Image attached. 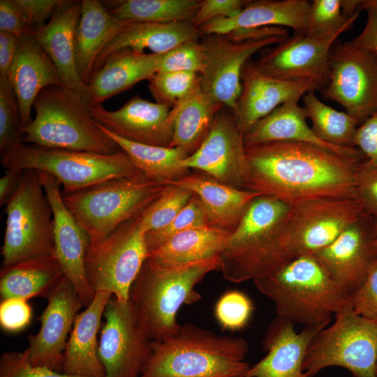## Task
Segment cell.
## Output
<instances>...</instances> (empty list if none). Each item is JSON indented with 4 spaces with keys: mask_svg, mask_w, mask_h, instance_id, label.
Instances as JSON below:
<instances>
[{
    "mask_svg": "<svg viewBox=\"0 0 377 377\" xmlns=\"http://www.w3.org/2000/svg\"><path fill=\"white\" fill-rule=\"evenodd\" d=\"M205 67V50L200 40L185 42L163 54L158 72L184 71L199 75Z\"/></svg>",
    "mask_w": 377,
    "mask_h": 377,
    "instance_id": "45",
    "label": "cell"
},
{
    "mask_svg": "<svg viewBox=\"0 0 377 377\" xmlns=\"http://www.w3.org/2000/svg\"><path fill=\"white\" fill-rule=\"evenodd\" d=\"M207 226L210 224L206 212L199 198L193 193L186 205L170 223L145 234L148 254L183 231Z\"/></svg>",
    "mask_w": 377,
    "mask_h": 377,
    "instance_id": "41",
    "label": "cell"
},
{
    "mask_svg": "<svg viewBox=\"0 0 377 377\" xmlns=\"http://www.w3.org/2000/svg\"><path fill=\"white\" fill-rule=\"evenodd\" d=\"M223 36L230 41L235 43L260 40L272 37H289L288 29L281 27L238 28L231 30L223 34Z\"/></svg>",
    "mask_w": 377,
    "mask_h": 377,
    "instance_id": "54",
    "label": "cell"
},
{
    "mask_svg": "<svg viewBox=\"0 0 377 377\" xmlns=\"http://www.w3.org/2000/svg\"><path fill=\"white\" fill-rule=\"evenodd\" d=\"M219 269V256L181 265H166L146 258L131 287L128 302L152 341L162 340L178 331L179 309L198 302L201 296L196 285L207 274Z\"/></svg>",
    "mask_w": 377,
    "mask_h": 377,
    "instance_id": "3",
    "label": "cell"
},
{
    "mask_svg": "<svg viewBox=\"0 0 377 377\" xmlns=\"http://www.w3.org/2000/svg\"><path fill=\"white\" fill-rule=\"evenodd\" d=\"M171 108L136 95L119 109L109 111L102 104L89 108L92 118L105 129L134 142L169 147L173 127Z\"/></svg>",
    "mask_w": 377,
    "mask_h": 377,
    "instance_id": "22",
    "label": "cell"
},
{
    "mask_svg": "<svg viewBox=\"0 0 377 377\" xmlns=\"http://www.w3.org/2000/svg\"><path fill=\"white\" fill-rule=\"evenodd\" d=\"M311 8L306 0L249 1L237 15L217 18L200 27L201 36L223 35L238 28L281 27L306 32Z\"/></svg>",
    "mask_w": 377,
    "mask_h": 377,
    "instance_id": "27",
    "label": "cell"
},
{
    "mask_svg": "<svg viewBox=\"0 0 377 377\" xmlns=\"http://www.w3.org/2000/svg\"><path fill=\"white\" fill-rule=\"evenodd\" d=\"M63 0H15L22 10L31 34L43 27Z\"/></svg>",
    "mask_w": 377,
    "mask_h": 377,
    "instance_id": "51",
    "label": "cell"
},
{
    "mask_svg": "<svg viewBox=\"0 0 377 377\" xmlns=\"http://www.w3.org/2000/svg\"><path fill=\"white\" fill-rule=\"evenodd\" d=\"M322 328L297 332L290 320L277 316L269 323L262 346L266 355L244 377H310L302 369L307 347Z\"/></svg>",
    "mask_w": 377,
    "mask_h": 377,
    "instance_id": "23",
    "label": "cell"
},
{
    "mask_svg": "<svg viewBox=\"0 0 377 377\" xmlns=\"http://www.w3.org/2000/svg\"><path fill=\"white\" fill-rule=\"evenodd\" d=\"M249 1L245 0H202L191 22L199 29L213 20L230 17L237 15Z\"/></svg>",
    "mask_w": 377,
    "mask_h": 377,
    "instance_id": "50",
    "label": "cell"
},
{
    "mask_svg": "<svg viewBox=\"0 0 377 377\" xmlns=\"http://www.w3.org/2000/svg\"><path fill=\"white\" fill-rule=\"evenodd\" d=\"M310 341L302 369L313 377L330 367L347 369L354 377H376L377 320L355 313L350 303Z\"/></svg>",
    "mask_w": 377,
    "mask_h": 377,
    "instance_id": "10",
    "label": "cell"
},
{
    "mask_svg": "<svg viewBox=\"0 0 377 377\" xmlns=\"http://www.w3.org/2000/svg\"><path fill=\"white\" fill-rule=\"evenodd\" d=\"M31 308L27 300L9 298L1 300L0 304V325L9 332H17L25 329L31 323Z\"/></svg>",
    "mask_w": 377,
    "mask_h": 377,
    "instance_id": "49",
    "label": "cell"
},
{
    "mask_svg": "<svg viewBox=\"0 0 377 377\" xmlns=\"http://www.w3.org/2000/svg\"><path fill=\"white\" fill-rule=\"evenodd\" d=\"M100 126L121 151L130 157L135 167L149 177L168 184L190 173V170L182 163L188 155L182 149L129 141Z\"/></svg>",
    "mask_w": 377,
    "mask_h": 377,
    "instance_id": "36",
    "label": "cell"
},
{
    "mask_svg": "<svg viewBox=\"0 0 377 377\" xmlns=\"http://www.w3.org/2000/svg\"><path fill=\"white\" fill-rule=\"evenodd\" d=\"M24 141L15 91L9 78L0 77V154Z\"/></svg>",
    "mask_w": 377,
    "mask_h": 377,
    "instance_id": "43",
    "label": "cell"
},
{
    "mask_svg": "<svg viewBox=\"0 0 377 377\" xmlns=\"http://www.w3.org/2000/svg\"><path fill=\"white\" fill-rule=\"evenodd\" d=\"M200 0H126L108 10L114 17L131 22L172 23L191 21Z\"/></svg>",
    "mask_w": 377,
    "mask_h": 377,
    "instance_id": "38",
    "label": "cell"
},
{
    "mask_svg": "<svg viewBox=\"0 0 377 377\" xmlns=\"http://www.w3.org/2000/svg\"><path fill=\"white\" fill-rule=\"evenodd\" d=\"M253 310V303L246 294L230 290L219 298L214 312L217 321L223 329L238 331L248 325Z\"/></svg>",
    "mask_w": 377,
    "mask_h": 377,
    "instance_id": "44",
    "label": "cell"
},
{
    "mask_svg": "<svg viewBox=\"0 0 377 377\" xmlns=\"http://www.w3.org/2000/svg\"><path fill=\"white\" fill-rule=\"evenodd\" d=\"M302 102L311 129L322 141L340 148L355 147L354 138L359 126L355 118L325 104L315 91L305 94Z\"/></svg>",
    "mask_w": 377,
    "mask_h": 377,
    "instance_id": "37",
    "label": "cell"
},
{
    "mask_svg": "<svg viewBox=\"0 0 377 377\" xmlns=\"http://www.w3.org/2000/svg\"><path fill=\"white\" fill-rule=\"evenodd\" d=\"M0 377H80L68 376L45 367L33 365L27 350L8 351L0 358Z\"/></svg>",
    "mask_w": 377,
    "mask_h": 377,
    "instance_id": "47",
    "label": "cell"
},
{
    "mask_svg": "<svg viewBox=\"0 0 377 377\" xmlns=\"http://www.w3.org/2000/svg\"><path fill=\"white\" fill-rule=\"evenodd\" d=\"M354 146L360 150L368 162L377 166V112L359 125Z\"/></svg>",
    "mask_w": 377,
    "mask_h": 377,
    "instance_id": "53",
    "label": "cell"
},
{
    "mask_svg": "<svg viewBox=\"0 0 377 377\" xmlns=\"http://www.w3.org/2000/svg\"><path fill=\"white\" fill-rule=\"evenodd\" d=\"M199 29L191 21L172 23L129 22L103 48L96 61L94 73L112 53L123 49L165 54L179 45L200 40Z\"/></svg>",
    "mask_w": 377,
    "mask_h": 377,
    "instance_id": "31",
    "label": "cell"
},
{
    "mask_svg": "<svg viewBox=\"0 0 377 377\" xmlns=\"http://www.w3.org/2000/svg\"><path fill=\"white\" fill-rule=\"evenodd\" d=\"M241 81L242 92L234 115L243 135L285 102L324 88L313 80L284 81L272 77L260 71L251 59L243 67Z\"/></svg>",
    "mask_w": 377,
    "mask_h": 377,
    "instance_id": "21",
    "label": "cell"
},
{
    "mask_svg": "<svg viewBox=\"0 0 377 377\" xmlns=\"http://www.w3.org/2000/svg\"><path fill=\"white\" fill-rule=\"evenodd\" d=\"M320 91L360 125L377 112V58L351 41L334 45L328 82Z\"/></svg>",
    "mask_w": 377,
    "mask_h": 377,
    "instance_id": "13",
    "label": "cell"
},
{
    "mask_svg": "<svg viewBox=\"0 0 377 377\" xmlns=\"http://www.w3.org/2000/svg\"><path fill=\"white\" fill-rule=\"evenodd\" d=\"M375 229L377 235V219H374Z\"/></svg>",
    "mask_w": 377,
    "mask_h": 377,
    "instance_id": "59",
    "label": "cell"
},
{
    "mask_svg": "<svg viewBox=\"0 0 377 377\" xmlns=\"http://www.w3.org/2000/svg\"><path fill=\"white\" fill-rule=\"evenodd\" d=\"M162 54L130 49L110 54L93 73L87 84L89 108L102 104L143 80H149L158 72Z\"/></svg>",
    "mask_w": 377,
    "mask_h": 377,
    "instance_id": "28",
    "label": "cell"
},
{
    "mask_svg": "<svg viewBox=\"0 0 377 377\" xmlns=\"http://www.w3.org/2000/svg\"><path fill=\"white\" fill-rule=\"evenodd\" d=\"M0 273L1 300L47 297L65 276L55 256L21 262Z\"/></svg>",
    "mask_w": 377,
    "mask_h": 377,
    "instance_id": "34",
    "label": "cell"
},
{
    "mask_svg": "<svg viewBox=\"0 0 377 377\" xmlns=\"http://www.w3.org/2000/svg\"><path fill=\"white\" fill-rule=\"evenodd\" d=\"M376 377H377V362H376Z\"/></svg>",
    "mask_w": 377,
    "mask_h": 377,
    "instance_id": "60",
    "label": "cell"
},
{
    "mask_svg": "<svg viewBox=\"0 0 377 377\" xmlns=\"http://www.w3.org/2000/svg\"><path fill=\"white\" fill-rule=\"evenodd\" d=\"M19 38L0 32V77L8 78L10 68L16 54Z\"/></svg>",
    "mask_w": 377,
    "mask_h": 377,
    "instance_id": "56",
    "label": "cell"
},
{
    "mask_svg": "<svg viewBox=\"0 0 377 377\" xmlns=\"http://www.w3.org/2000/svg\"><path fill=\"white\" fill-rule=\"evenodd\" d=\"M200 80L196 73L157 72L149 80L148 87L156 103L172 108L192 91Z\"/></svg>",
    "mask_w": 377,
    "mask_h": 377,
    "instance_id": "42",
    "label": "cell"
},
{
    "mask_svg": "<svg viewBox=\"0 0 377 377\" xmlns=\"http://www.w3.org/2000/svg\"><path fill=\"white\" fill-rule=\"evenodd\" d=\"M183 165L204 172L228 186L244 189L249 170L244 135L235 115L220 110L198 149L183 160Z\"/></svg>",
    "mask_w": 377,
    "mask_h": 377,
    "instance_id": "16",
    "label": "cell"
},
{
    "mask_svg": "<svg viewBox=\"0 0 377 377\" xmlns=\"http://www.w3.org/2000/svg\"><path fill=\"white\" fill-rule=\"evenodd\" d=\"M300 99L289 100L256 122L244 135L245 145L292 141L327 149L346 158L362 160L363 154L356 147L340 148L322 141L307 124V112L299 105Z\"/></svg>",
    "mask_w": 377,
    "mask_h": 377,
    "instance_id": "29",
    "label": "cell"
},
{
    "mask_svg": "<svg viewBox=\"0 0 377 377\" xmlns=\"http://www.w3.org/2000/svg\"><path fill=\"white\" fill-rule=\"evenodd\" d=\"M349 295L365 281L377 262L374 219L364 212L330 244L312 253Z\"/></svg>",
    "mask_w": 377,
    "mask_h": 377,
    "instance_id": "17",
    "label": "cell"
},
{
    "mask_svg": "<svg viewBox=\"0 0 377 377\" xmlns=\"http://www.w3.org/2000/svg\"><path fill=\"white\" fill-rule=\"evenodd\" d=\"M349 303L357 314L377 320V262L364 283L350 295Z\"/></svg>",
    "mask_w": 377,
    "mask_h": 377,
    "instance_id": "48",
    "label": "cell"
},
{
    "mask_svg": "<svg viewBox=\"0 0 377 377\" xmlns=\"http://www.w3.org/2000/svg\"><path fill=\"white\" fill-rule=\"evenodd\" d=\"M359 16L348 18L342 13L341 0H313L306 34L317 39L338 38L348 30Z\"/></svg>",
    "mask_w": 377,
    "mask_h": 377,
    "instance_id": "39",
    "label": "cell"
},
{
    "mask_svg": "<svg viewBox=\"0 0 377 377\" xmlns=\"http://www.w3.org/2000/svg\"><path fill=\"white\" fill-rule=\"evenodd\" d=\"M103 316L98 353L105 377H141L152 355L153 341L128 302L112 296Z\"/></svg>",
    "mask_w": 377,
    "mask_h": 377,
    "instance_id": "14",
    "label": "cell"
},
{
    "mask_svg": "<svg viewBox=\"0 0 377 377\" xmlns=\"http://www.w3.org/2000/svg\"><path fill=\"white\" fill-rule=\"evenodd\" d=\"M288 38L272 37L235 43L221 34L201 36L205 67L200 74L202 89L232 113L242 92L241 74L251 56Z\"/></svg>",
    "mask_w": 377,
    "mask_h": 377,
    "instance_id": "15",
    "label": "cell"
},
{
    "mask_svg": "<svg viewBox=\"0 0 377 377\" xmlns=\"http://www.w3.org/2000/svg\"><path fill=\"white\" fill-rule=\"evenodd\" d=\"M8 78L17 100L22 129L33 121L31 110L40 91L50 85L64 87L53 62L31 34L19 38Z\"/></svg>",
    "mask_w": 377,
    "mask_h": 377,
    "instance_id": "25",
    "label": "cell"
},
{
    "mask_svg": "<svg viewBox=\"0 0 377 377\" xmlns=\"http://www.w3.org/2000/svg\"><path fill=\"white\" fill-rule=\"evenodd\" d=\"M38 173L52 210L55 257L65 277L87 307L96 293L89 283L85 272L84 258L89 237L65 205L59 181L46 172Z\"/></svg>",
    "mask_w": 377,
    "mask_h": 377,
    "instance_id": "18",
    "label": "cell"
},
{
    "mask_svg": "<svg viewBox=\"0 0 377 377\" xmlns=\"http://www.w3.org/2000/svg\"><path fill=\"white\" fill-rule=\"evenodd\" d=\"M291 207L265 195L252 200L219 254V270L226 280L254 281L286 263L279 237Z\"/></svg>",
    "mask_w": 377,
    "mask_h": 377,
    "instance_id": "5",
    "label": "cell"
},
{
    "mask_svg": "<svg viewBox=\"0 0 377 377\" xmlns=\"http://www.w3.org/2000/svg\"><path fill=\"white\" fill-rule=\"evenodd\" d=\"M253 282L274 302L277 316L304 327H326L349 304L350 295L313 253L296 257Z\"/></svg>",
    "mask_w": 377,
    "mask_h": 377,
    "instance_id": "2",
    "label": "cell"
},
{
    "mask_svg": "<svg viewBox=\"0 0 377 377\" xmlns=\"http://www.w3.org/2000/svg\"><path fill=\"white\" fill-rule=\"evenodd\" d=\"M353 198L362 211L377 219V166L361 161L355 172Z\"/></svg>",
    "mask_w": 377,
    "mask_h": 377,
    "instance_id": "46",
    "label": "cell"
},
{
    "mask_svg": "<svg viewBox=\"0 0 377 377\" xmlns=\"http://www.w3.org/2000/svg\"><path fill=\"white\" fill-rule=\"evenodd\" d=\"M2 266L55 256L53 214L39 173L24 170L19 186L6 205Z\"/></svg>",
    "mask_w": 377,
    "mask_h": 377,
    "instance_id": "9",
    "label": "cell"
},
{
    "mask_svg": "<svg viewBox=\"0 0 377 377\" xmlns=\"http://www.w3.org/2000/svg\"><path fill=\"white\" fill-rule=\"evenodd\" d=\"M23 170L7 168L0 179V205H6L20 185Z\"/></svg>",
    "mask_w": 377,
    "mask_h": 377,
    "instance_id": "57",
    "label": "cell"
},
{
    "mask_svg": "<svg viewBox=\"0 0 377 377\" xmlns=\"http://www.w3.org/2000/svg\"><path fill=\"white\" fill-rule=\"evenodd\" d=\"M33 108L35 117L22 129L24 143L103 154L121 151L92 118L87 103L65 87H45Z\"/></svg>",
    "mask_w": 377,
    "mask_h": 377,
    "instance_id": "6",
    "label": "cell"
},
{
    "mask_svg": "<svg viewBox=\"0 0 377 377\" xmlns=\"http://www.w3.org/2000/svg\"><path fill=\"white\" fill-rule=\"evenodd\" d=\"M46 298L47 304L38 318L40 330L28 337L26 350L33 365L62 373L68 335L84 304L65 276Z\"/></svg>",
    "mask_w": 377,
    "mask_h": 377,
    "instance_id": "19",
    "label": "cell"
},
{
    "mask_svg": "<svg viewBox=\"0 0 377 377\" xmlns=\"http://www.w3.org/2000/svg\"><path fill=\"white\" fill-rule=\"evenodd\" d=\"M75 34V65L82 81L88 84L100 52L129 22L112 15L97 0H82Z\"/></svg>",
    "mask_w": 377,
    "mask_h": 377,
    "instance_id": "32",
    "label": "cell"
},
{
    "mask_svg": "<svg viewBox=\"0 0 377 377\" xmlns=\"http://www.w3.org/2000/svg\"><path fill=\"white\" fill-rule=\"evenodd\" d=\"M111 293L97 291L75 318L64 354L62 373L80 377H105L98 357V332Z\"/></svg>",
    "mask_w": 377,
    "mask_h": 377,
    "instance_id": "26",
    "label": "cell"
},
{
    "mask_svg": "<svg viewBox=\"0 0 377 377\" xmlns=\"http://www.w3.org/2000/svg\"><path fill=\"white\" fill-rule=\"evenodd\" d=\"M168 184L138 170L71 193H62L65 205L90 239H104L124 223L141 215Z\"/></svg>",
    "mask_w": 377,
    "mask_h": 377,
    "instance_id": "7",
    "label": "cell"
},
{
    "mask_svg": "<svg viewBox=\"0 0 377 377\" xmlns=\"http://www.w3.org/2000/svg\"><path fill=\"white\" fill-rule=\"evenodd\" d=\"M362 212L351 198H319L292 206L279 237L285 263L326 247Z\"/></svg>",
    "mask_w": 377,
    "mask_h": 377,
    "instance_id": "12",
    "label": "cell"
},
{
    "mask_svg": "<svg viewBox=\"0 0 377 377\" xmlns=\"http://www.w3.org/2000/svg\"><path fill=\"white\" fill-rule=\"evenodd\" d=\"M141 377H244L251 366L242 337L218 335L186 323L174 334L153 341Z\"/></svg>",
    "mask_w": 377,
    "mask_h": 377,
    "instance_id": "4",
    "label": "cell"
},
{
    "mask_svg": "<svg viewBox=\"0 0 377 377\" xmlns=\"http://www.w3.org/2000/svg\"><path fill=\"white\" fill-rule=\"evenodd\" d=\"M249 170L244 190L290 206L327 198H353L354 160L316 145L274 141L245 145Z\"/></svg>",
    "mask_w": 377,
    "mask_h": 377,
    "instance_id": "1",
    "label": "cell"
},
{
    "mask_svg": "<svg viewBox=\"0 0 377 377\" xmlns=\"http://www.w3.org/2000/svg\"><path fill=\"white\" fill-rule=\"evenodd\" d=\"M191 191L200 199L212 226L232 232L252 200L261 194L235 188L198 171L169 182Z\"/></svg>",
    "mask_w": 377,
    "mask_h": 377,
    "instance_id": "30",
    "label": "cell"
},
{
    "mask_svg": "<svg viewBox=\"0 0 377 377\" xmlns=\"http://www.w3.org/2000/svg\"><path fill=\"white\" fill-rule=\"evenodd\" d=\"M0 32L18 38L31 34L25 15L15 0L0 1Z\"/></svg>",
    "mask_w": 377,
    "mask_h": 377,
    "instance_id": "52",
    "label": "cell"
},
{
    "mask_svg": "<svg viewBox=\"0 0 377 377\" xmlns=\"http://www.w3.org/2000/svg\"><path fill=\"white\" fill-rule=\"evenodd\" d=\"M224 108L202 89L200 80L192 91L170 110L173 133L169 147L179 148L188 156L192 154L208 135L218 112Z\"/></svg>",
    "mask_w": 377,
    "mask_h": 377,
    "instance_id": "33",
    "label": "cell"
},
{
    "mask_svg": "<svg viewBox=\"0 0 377 377\" xmlns=\"http://www.w3.org/2000/svg\"><path fill=\"white\" fill-rule=\"evenodd\" d=\"M82 1L63 0L41 29L33 32L40 47L55 66L64 87L73 91L89 105V89L77 71L75 34Z\"/></svg>",
    "mask_w": 377,
    "mask_h": 377,
    "instance_id": "24",
    "label": "cell"
},
{
    "mask_svg": "<svg viewBox=\"0 0 377 377\" xmlns=\"http://www.w3.org/2000/svg\"><path fill=\"white\" fill-rule=\"evenodd\" d=\"M140 216L124 223L104 239L89 242L84 265L95 293L108 291L118 301L128 302L131 287L148 256Z\"/></svg>",
    "mask_w": 377,
    "mask_h": 377,
    "instance_id": "11",
    "label": "cell"
},
{
    "mask_svg": "<svg viewBox=\"0 0 377 377\" xmlns=\"http://www.w3.org/2000/svg\"><path fill=\"white\" fill-rule=\"evenodd\" d=\"M231 231L212 226L191 228L170 238L148 254L166 265H181L219 256Z\"/></svg>",
    "mask_w": 377,
    "mask_h": 377,
    "instance_id": "35",
    "label": "cell"
},
{
    "mask_svg": "<svg viewBox=\"0 0 377 377\" xmlns=\"http://www.w3.org/2000/svg\"><path fill=\"white\" fill-rule=\"evenodd\" d=\"M369 8L377 9V0H360L357 10L360 12Z\"/></svg>",
    "mask_w": 377,
    "mask_h": 377,
    "instance_id": "58",
    "label": "cell"
},
{
    "mask_svg": "<svg viewBox=\"0 0 377 377\" xmlns=\"http://www.w3.org/2000/svg\"><path fill=\"white\" fill-rule=\"evenodd\" d=\"M193 193L183 187L168 184L161 195L140 216V226L145 233L170 223L184 209Z\"/></svg>",
    "mask_w": 377,
    "mask_h": 377,
    "instance_id": "40",
    "label": "cell"
},
{
    "mask_svg": "<svg viewBox=\"0 0 377 377\" xmlns=\"http://www.w3.org/2000/svg\"><path fill=\"white\" fill-rule=\"evenodd\" d=\"M337 38L317 39L294 33L284 41L260 51L254 61L263 73L284 81L313 80L327 85L330 57Z\"/></svg>",
    "mask_w": 377,
    "mask_h": 377,
    "instance_id": "20",
    "label": "cell"
},
{
    "mask_svg": "<svg viewBox=\"0 0 377 377\" xmlns=\"http://www.w3.org/2000/svg\"><path fill=\"white\" fill-rule=\"evenodd\" d=\"M367 18L361 33L350 41L377 58V9L367 8Z\"/></svg>",
    "mask_w": 377,
    "mask_h": 377,
    "instance_id": "55",
    "label": "cell"
},
{
    "mask_svg": "<svg viewBox=\"0 0 377 377\" xmlns=\"http://www.w3.org/2000/svg\"><path fill=\"white\" fill-rule=\"evenodd\" d=\"M0 156L6 169H32L50 174L61 184L62 193L76 191L138 170L123 151L103 154L21 143Z\"/></svg>",
    "mask_w": 377,
    "mask_h": 377,
    "instance_id": "8",
    "label": "cell"
}]
</instances>
